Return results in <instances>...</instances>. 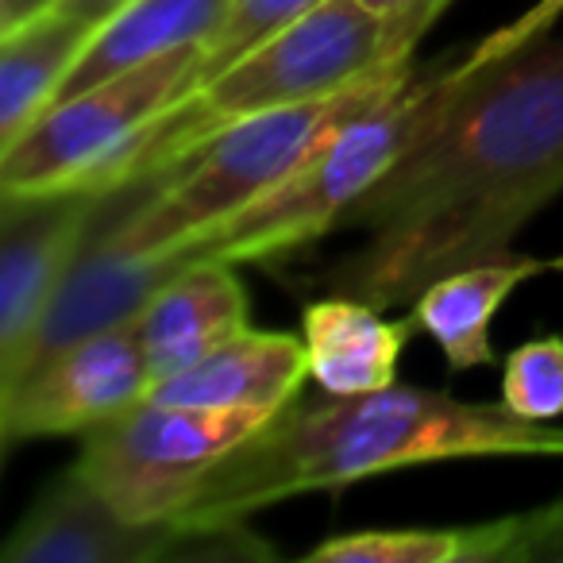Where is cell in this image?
<instances>
[{"mask_svg": "<svg viewBox=\"0 0 563 563\" xmlns=\"http://www.w3.org/2000/svg\"><path fill=\"white\" fill-rule=\"evenodd\" d=\"M563 194V40L463 70L444 117L340 220L360 232L324 271L332 294L413 306L432 282L509 255L517 232Z\"/></svg>", "mask_w": 563, "mask_h": 563, "instance_id": "cell-1", "label": "cell"}, {"mask_svg": "<svg viewBox=\"0 0 563 563\" xmlns=\"http://www.w3.org/2000/svg\"><path fill=\"white\" fill-rule=\"evenodd\" d=\"M490 455H563V429L525 421L506 401L478 406L398 383L324 401L294 398L205 475L174 521H247L294 494L340 490L417 463Z\"/></svg>", "mask_w": 563, "mask_h": 563, "instance_id": "cell-2", "label": "cell"}, {"mask_svg": "<svg viewBox=\"0 0 563 563\" xmlns=\"http://www.w3.org/2000/svg\"><path fill=\"white\" fill-rule=\"evenodd\" d=\"M409 86H413V70L406 63L344 93L235 120L181 163L112 189L101 209L104 224L124 247L140 255H170L251 209L258 197L290 178L317 147H324L340 128Z\"/></svg>", "mask_w": 563, "mask_h": 563, "instance_id": "cell-3", "label": "cell"}, {"mask_svg": "<svg viewBox=\"0 0 563 563\" xmlns=\"http://www.w3.org/2000/svg\"><path fill=\"white\" fill-rule=\"evenodd\" d=\"M406 63L409 58H398L390 32L367 4L324 0L163 112L120 163L117 189L189 158L235 120L344 93Z\"/></svg>", "mask_w": 563, "mask_h": 563, "instance_id": "cell-4", "label": "cell"}, {"mask_svg": "<svg viewBox=\"0 0 563 563\" xmlns=\"http://www.w3.org/2000/svg\"><path fill=\"white\" fill-rule=\"evenodd\" d=\"M455 89V66L429 81H413L378 109L355 117L317 147L286 181L258 197L240 217L178 247L186 263H266L336 232L363 194L390 174V166L444 117Z\"/></svg>", "mask_w": 563, "mask_h": 563, "instance_id": "cell-5", "label": "cell"}, {"mask_svg": "<svg viewBox=\"0 0 563 563\" xmlns=\"http://www.w3.org/2000/svg\"><path fill=\"white\" fill-rule=\"evenodd\" d=\"M201 58L205 43H197L51 101L9 147H0V194L74 186L112 194L135 140L201 86Z\"/></svg>", "mask_w": 563, "mask_h": 563, "instance_id": "cell-6", "label": "cell"}, {"mask_svg": "<svg viewBox=\"0 0 563 563\" xmlns=\"http://www.w3.org/2000/svg\"><path fill=\"white\" fill-rule=\"evenodd\" d=\"M266 413L140 401L86 432L74 475L132 521H166L186 509L212 467L240 448Z\"/></svg>", "mask_w": 563, "mask_h": 563, "instance_id": "cell-7", "label": "cell"}, {"mask_svg": "<svg viewBox=\"0 0 563 563\" xmlns=\"http://www.w3.org/2000/svg\"><path fill=\"white\" fill-rule=\"evenodd\" d=\"M97 189L0 194V394L24 371L63 278L104 209Z\"/></svg>", "mask_w": 563, "mask_h": 563, "instance_id": "cell-8", "label": "cell"}, {"mask_svg": "<svg viewBox=\"0 0 563 563\" xmlns=\"http://www.w3.org/2000/svg\"><path fill=\"white\" fill-rule=\"evenodd\" d=\"M151 367L135 321L112 324L66 344L32 367L9 394H0L4 444L47 437H86L89 429L147 401Z\"/></svg>", "mask_w": 563, "mask_h": 563, "instance_id": "cell-9", "label": "cell"}, {"mask_svg": "<svg viewBox=\"0 0 563 563\" xmlns=\"http://www.w3.org/2000/svg\"><path fill=\"white\" fill-rule=\"evenodd\" d=\"M186 525L132 521L78 475H66L55 490L27 509L0 548L4 563H178Z\"/></svg>", "mask_w": 563, "mask_h": 563, "instance_id": "cell-10", "label": "cell"}, {"mask_svg": "<svg viewBox=\"0 0 563 563\" xmlns=\"http://www.w3.org/2000/svg\"><path fill=\"white\" fill-rule=\"evenodd\" d=\"M181 266H186L181 251H170V255H140V251L124 247V243L112 235L104 217H97L93 232L86 235L78 258H74L70 271H66L63 290H58L40 336L27 347L20 378L32 367H40L47 355L74 344V340L93 336V332H104V329H112V324L135 321L140 309L151 301V294L163 290Z\"/></svg>", "mask_w": 563, "mask_h": 563, "instance_id": "cell-11", "label": "cell"}, {"mask_svg": "<svg viewBox=\"0 0 563 563\" xmlns=\"http://www.w3.org/2000/svg\"><path fill=\"white\" fill-rule=\"evenodd\" d=\"M309 378L306 340L290 332L243 329L232 340L189 363L186 371L151 386L147 401L201 409H255L274 417L290 406Z\"/></svg>", "mask_w": 563, "mask_h": 563, "instance_id": "cell-12", "label": "cell"}, {"mask_svg": "<svg viewBox=\"0 0 563 563\" xmlns=\"http://www.w3.org/2000/svg\"><path fill=\"white\" fill-rule=\"evenodd\" d=\"M151 378L186 371L247 329V294L232 263H186L135 317Z\"/></svg>", "mask_w": 563, "mask_h": 563, "instance_id": "cell-13", "label": "cell"}, {"mask_svg": "<svg viewBox=\"0 0 563 563\" xmlns=\"http://www.w3.org/2000/svg\"><path fill=\"white\" fill-rule=\"evenodd\" d=\"M563 271L555 258H486L444 274L413 301V329L437 340L452 371H475L494 363L490 324L509 301V294L540 274Z\"/></svg>", "mask_w": 563, "mask_h": 563, "instance_id": "cell-14", "label": "cell"}, {"mask_svg": "<svg viewBox=\"0 0 563 563\" xmlns=\"http://www.w3.org/2000/svg\"><path fill=\"white\" fill-rule=\"evenodd\" d=\"M413 324L386 321L383 309L347 294H329L301 313L309 378L324 394H371L398 383V360Z\"/></svg>", "mask_w": 563, "mask_h": 563, "instance_id": "cell-15", "label": "cell"}, {"mask_svg": "<svg viewBox=\"0 0 563 563\" xmlns=\"http://www.w3.org/2000/svg\"><path fill=\"white\" fill-rule=\"evenodd\" d=\"M232 0H132L124 12L104 20L70 66L58 97L81 93L104 78H117L124 70L151 63L158 55H170L181 47H197L217 35L224 24ZM55 97V101H58Z\"/></svg>", "mask_w": 563, "mask_h": 563, "instance_id": "cell-16", "label": "cell"}, {"mask_svg": "<svg viewBox=\"0 0 563 563\" xmlns=\"http://www.w3.org/2000/svg\"><path fill=\"white\" fill-rule=\"evenodd\" d=\"M89 40L93 27L58 9L0 35V147H9L55 101Z\"/></svg>", "mask_w": 563, "mask_h": 563, "instance_id": "cell-17", "label": "cell"}, {"mask_svg": "<svg viewBox=\"0 0 563 563\" xmlns=\"http://www.w3.org/2000/svg\"><path fill=\"white\" fill-rule=\"evenodd\" d=\"M521 532V514L467 529H375L317 544L313 563H506Z\"/></svg>", "mask_w": 563, "mask_h": 563, "instance_id": "cell-18", "label": "cell"}, {"mask_svg": "<svg viewBox=\"0 0 563 563\" xmlns=\"http://www.w3.org/2000/svg\"><path fill=\"white\" fill-rule=\"evenodd\" d=\"M501 401L525 421L563 417V336L525 340L509 352Z\"/></svg>", "mask_w": 563, "mask_h": 563, "instance_id": "cell-19", "label": "cell"}, {"mask_svg": "<svg viewBox=\"0 0 563 563\" xmlns=\"http://www.w3.org/2000/svg\"><path fill=\"white\" fill-rule=\"evenodd\" d=\"M317 4H324V0H232L224 24H220L217 35L205 43L201 86L209 78H217L220 70H228L232 63H240V58L247 55V51H255L258 43L278 35L282 27H290L294 20L313 12Z\"/></svg>", "mask_w": 563, "mask_h": 563, "instance_id": "cell-20", "label": "cell"}, {"mask_svg": "<svg viewBox=\"0 0 563 563\" xmlns=\"http://www.w3.org/2000/svg\"><path fill=\"white\" fill-rule=\"evenodd\" d=\"M560 16H563V0H537V4H532V9H525L521 16H514L509 24H501L498 32H490L486 40H478L475 51H467L460 66H463V70H478V66L501 63V58L525 51L529 43L544 40Z\"/></svg>", "mask_w": 563, "mask_h": 563, "instance_id": "cell-21", "label": "cell"}, {"mask_svg": "<svg viewBox=\"0 0 563 563\" xmlns=\"http://www.w3.org/2000/svg\"><path fill=\"white\" fill-rule=\"evenodd\" d=\"M360 4H367L386 24L398 58H413V47L424 40V32L437 24L440 12H444L452 0H360Z\"/></svg>", "mask_w": 563, "mask_h": 563, "instance_id": "cell-22", "label": "cell"}, {"mask_svg": "<svg viewBox=\"0 0 563 563\" xmlns=\"http://www.w3.org/2000/svg\"><path fill=\"white\" fill-rule=\"evenodd\" d=\"M506 563H563V498L521 514V532Z\"/></svg>", "mask_w": 563, "mask_h": 563, "instance_id": "cell-23", "label": "cell"}, {"mask_svg": "<svg viewBox=\"0 0 563 563\" xmlns=\"http://www.w3.org/2000/svg\"><path fill=\"white\" fill-rule=\"evenodd\" d=\"M63 0H0V35H12L27 27L32 20L55 12Z\"/></svg>", "mask_w": 563, "mask_h": 563, "instance_id": "cell-24", "label": "cell"}, {"mask_svg": "<svg viewBox=\"0 0 563 563\" xmlns=\"http://www.w3.org/2000/svg\"><path fill=\"white\" fill-rule=\"evenodd\" d=\"M128 4H132V0H63V4H58V12L81 20V24H89L97 32L104 20H112L117 12H124Z\"/></svg>", "mask_w": 563, "mask_h": 563, "instance_id": "cell-25", "label": "cell"}]
</instances>
